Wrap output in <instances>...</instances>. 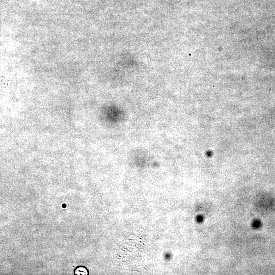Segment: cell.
Segmentation results:
<instances>
[{
    "mask_svg": "<svg viewBox=\"0 0 275 275\" xmlns=\"http://www.w3.org/2000/svg\"><path fill=\"white\" fill-rule=\"evenodd\" d=\"M74 274H88V271L87 268L83 266H78L74 270Z\"/></svg>",
    "mask_w": 275,
    "mask_h": 275,
    "instance_id": "6da1fadb",
    "label": "cell"
}]
</instances>
